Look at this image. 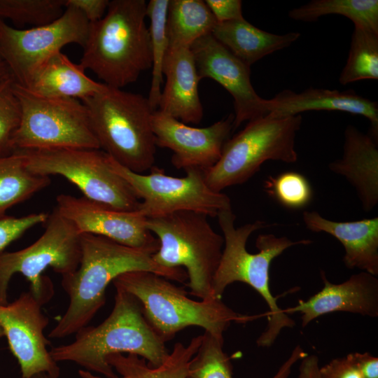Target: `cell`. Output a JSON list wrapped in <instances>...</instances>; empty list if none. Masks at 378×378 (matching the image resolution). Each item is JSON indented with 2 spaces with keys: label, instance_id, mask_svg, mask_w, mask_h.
Wrapping results in <instances>:
<instances>
[{
  "label": "cell",
  "instance_id": "cell-1",
  "mask_svg": "<svg viewBox=\"0 0 378 378\" xmlns=\"http://www.w3.org/2000/svg\"><path fill=\"white\" fill-rule=\"evenodd\" d=\"M80 248L78 268L62 276V286L69 302L50 330V338H64L88 326L106 302V287L122 274L144 270L179 283L188 279L183 268H167L157 264L151 252L102 236L80 234Z\"/></svg>",
  "mask_w": 378,
  "mask_h": 378
},
{
  "label": "cell",
  "instance_id": "cell-2",
  "mask_svg": "<svg viewBox=\"0 0 378 378\" xmlns=\"http://www.w3.org/2000/svg\"><path fill=\"white\" fill-rule=\"evenodd\" d=\"M115 288L114 306L108 316L97 326L80 328L71 343L52 347L50 354L55 362L71 361L105 378L118 377L106 361L111 354H136L152 367L164 362L169 352L144 318L139 300Z\"/></svg>",
  "mask_w": 378,
  "mask_h": 378
},
{
  "label": "cell",
  "instance_id": "cell-3",
  "mask_svg": "<svg viewBox=\"0 0 378 378\" xmlns=\"http://www.w3.org/2000/svg\"><path fill=\"white\" fill-rule=\"evenodd\" d=\"M223 232L224 246L221 258L212 282L211 296L222 300L229 285L239 281L257 291L267 303V326L256 343L261 347L271 346L284 328H292L294 321L276 303L270 286V268L272 260L288 248L298 244H309L312 241L302 239L293 241L286 237L272 234H260L256 239L257 253L246 249L250 235L266 226L265 222L255 220L236 227V216L232 208L220 211L217 216Z\"/></svg>",
  "mask_w": 378,
  "mask_h": 378
},
{
  "label": "cell",
  "instance_id": "cell-4",
  "mask_svg": "<svg viewBox=\"0 0 378 378\" xmlns=\"http://www.w3.org/2000/svg\"><path fill=\"white\" fill-rule=\"evenodd\" d=\"M145 0H113L104 17L89 24L80 64L104 83L120 88L152 66Z\"/></svg>",
  "mask_w": 378,
  "mask_h": 378
},
{
  "label": "cell",
  "instance_id": "cell-5",
  "mask_svg": "<svg viewBox=\"0 0 378 378\" xmlns=\"http://www.w3.org/2000/svg\"><path fill=\"white\" fill-rule=\"evenodd\" d=\"M112 283L139 300L144 318L164 343L188 326L223 337L232 323H246L257 318L234 312L222 300H192L182 287L149 271L125 272Z\"/></svg>",
  "mask_w": 378,
  "mask_h": 378
},
{
  "label": "cell",
  "instance_id": "cell-6",
  "mask_svg": "<svg viewBox=\"0 0 378 378\" xmlns=\"http://www.w3.org/2000/svg\"><path fill=\"white\" fill-rule=\"evenodd\" d=\"M82 102L100 149L136 173L143 174L154 166L157 146L152 116L155 110L148 97L106 85Z\"/></svg>",
  "mask_w": 378,
  "mask_h": 378
},
{
  "label": "cell",
  "instance_id": "cell-7",
  "mask_svg": "<svg viewBox=\"0 0 378 378\" xmlns=\"http://www.w3.org/2000/svg\"><path fill=\"white\" fill-rule=\"evenodd\" d=\"M207 217L181 211L146 220L147 229L160 244L153 260L167 268L183 267L190 293L201 300L213 298V279L224 246L223 235L214 230Z\"/></svg>",
  "mask_w": 378,
  "mask_h": 378
},
{
  "label": "cell",
  "instance_id": "cell-8",
  "mask_svg": "<svg viewBox=\"0 0 378 378\" xmlns=\"http://www.w3.org/2000/svg\"><path fill=\"white\" fill-rule=\"evenodd\" d=\"M302 117L269 114L247 122L225 143L218 162L204 171L205 181L216 192L248 181L267 160L293 163L298 160L295 137Z\"/></svg>",
  "mask_w": 378,
  "mask_h": 378
},
{
  "label": "cell",
  "instance_id": "cell-9",
  "mask_svg": "<svg viewBox=\"0 0 378 378\" xmlns=\"http://www.w3.org/2000/svg\"><path fill=\"white\" fill-rule=\"evenodd\" d=\"M43 234L29 246L0 253V304L8 303V291L12 276L20 273L30 283L29 291L42 304L54 295L50 279L43 275L48 267L62 276L78 267L80 234L74 224L55 208L45 222Z\"/></svg>",
  "mask_w": 378,
  "mask_h": 378
},
{
  "label": "cell",
  "instance_id": "cell-10",
  "mask_svg": "<svg viewBox=\"0 0 378 378\" xmlns=\"http://www.w3.org/2000/svg\"><path fill=\"white\" fill-rule=\"evenodd\" d=\"M21 108L12 138L13 150L77 148L100 149L86 106L74 98L45 97L14 81Z\"/></svg>",
  "mask_w": 378,
  "mask_h": 378
},
{
  "label": "cell",
  "instance_id": "cell-11",
  "mask_svg": "<svg viewBox=\"0 0 378 378\" xmlns=\"http://www.w3.org/2000/svg\"><path fill=\"white\" fill-rule=\"evenodd\" d=\"M19 150L25 156L27 168L36 174L62 176L74 184L83 197L115 209L132 211L139 209L140 200L126 181L113 171L110 155L103 150L59 148Z\"/></svg>",
  "mask_w": 378,
  "mask_h": 378
},
{
  "label": "cell",
  "instance_id": "cell-12",
  "mask_svg": "<svg viewBox=\"0 0 378 378\" xmlns=\"http://www.w3.org/2000/svg\"><path fill=\"white\" fill-rule=\"evenodd\" d=\"M113 171L124 178L140 200L139 210L147 218H155L181 211H190L216 217L231 207L230 197L211 190L205 181L204 171L188 169L186 176L165 174L153 166L148 174L134 172L110 156Z\"/></svg>",
  "mask_w": 378,
  "mask_h": 378
},
{
  "label": "cell",
  "instance_id": "cell-13",
  "mask_svg": "<svg viewBox=\"0 0 378 378\" xmlns=\"http://www.w3.org/2000/svg\"><path fill=\"white\" fill-rule=\"evenodd\" d=\"M89 24L72 6H65L54 22L30 29H15L0 20V59L14 81L27 88L43 64L64 46L77 43L83 47Z\"/></svg>",
  "mask_w": 378,
  "mask_h": 378
},
{
  "label": "cell",
  "instance_id": "cell-14",
  "mask_svg": "<svg viewBox=\"0 0 378 378\" xmlns=\"http://www.w3.org/2000/svg\"><path fill=\"white\" fill-rule=\"evenodd\" d=\"M42 306L29 290L11 303L0 304V325L18 362L22 378L40 372L50 378L60 376V368L47 349L50 342L43 332L49 318L42 312Z\"/></svg>",
  "mask_w": 378,
  "mask_h": 378
},
{
  "label": "cell",
  "instance_id": "cell-15",
  "mask_svg": "<svg viewBox=\"0 0 378 378\" xmlns=\"http://www.w3.org/2000/svg\"><path fill=\"white\" fill-rule=\"evenodd\" d=\"M56 209L80 234L102 236L119 244L148 251L159 248L158 239L147 229V218L139 211H121L85 197L61 194Z\"/></svg>",
  "mask_w": 378,
  "mask_h": 378
},
{
  "label": "cell",
  "instance_id": "cell-16",
  "mask_svg": "<svg viewBox=\"0 0 378 378\" xmlns=\"http://www.w3.org/2000/svg\"><path fill=\"white\" fill-rule=\"evenodd\" d=\"M200 79H213L232 97L233 130L243 122L267 115V99L260 97L251 81V67L232 54L212 35L190 46Z\"/></svg>",
  "mask_w": 378,
  "mask_h": 378
},
{
  "label": "cell",
  "instance_id": "cell-17",
  "mask_svg": "<svg viewBox=\"0 0 378 378\" xmlns=\"http://www.w3.org/2000/svg\"><path fill=\"white\" fill-rule=\"evenodd\" d=\"M233 121L234 115L230 114L208 127H193L157 109L152 128L156 146L172 152L171 162L175 168L205 171L219 160Z\"/></svg>",
  "mask_w": 378,
  "mask_h": 378
},
{
  "label": "cell",
  "instance_id": "cell-18",
  "mask_svg": "<svg viewBox=\"0 0 378 378\" xmlns=\"http://www.w3.org/2000/svg\"><path fill=\"white\" fill-rule=\"evenodd\" d=\"M323 288L307 300H299L293 307L284 309L286 314H302V326L323 314L335 312L378 316V279L376 276L362 271L353 274L341 284L330 282L323 272L321 273Z\"/></svg>",
  "mask_w": 378,
  "mask_h": 378
},
{
  "label": "cell",
  "instance_id": "cell-19",
  "mask_svg": "<svg viewBox=\"0 0 378 378\" xmlns=\"http://www.w3.org/2000/svg\"><path fill=\"white\" fill-rule=\"evenodd\" d=\"M267 114L273 117L301 115L309 111H338L365 117L368 134L378 140V104L352 90L339 91L309 88L300 92L284 90L267 99Z\"/></svg>",
  "mask_w": 378,
  "mask_h": 378
},
{
  "label": "cell",
  "instance_id": "cell-20",
  "mask_svg": "<svg viewBox=\"0 0 378 378\" xmlns=\"http://www.w3.org/2000/svg\"><path fill=\"white\" fill-rule=\"evenodd\" d=\"M162 72L166 83L158 110L185 124H199L203 117L198 93L200 79L190 48H168Z\"/></svg>",
  "mask_w": 378,
  "mask_h": 378
},
{
  "label": "cell",
  "instance_id": "cell-21",
  "mask_svg": "<svg viewBox=\"0 0 378 378\" xmlns=\"http://www.w3.org/2000/svg\"><path fill=\"white\" fill-rule=\"evenodd\" d=\"M330 170L344 177L354 188L365 212L378 203L377 141L354 125L344 131L343 155L328 166Z\"/></svg>",
  "mask_w": 378,
  "mask_h": 378
},
{
  "label": "cell",
  "instance_id": "cell-22",
  "mask_svg": "<svg viewBox=\"0 0 378 378\" xmlns=\"http://www.w3.org/2000/svg\"><path fill=\"white\" fill-rule=\"evenodd\" d=\"M307 229L328 233L343 245V261L349 269L378 275V217L339 222L323 218L317 211H304Z\"/></svg>",
  "mask_w": 378,
  "mask_h": 378
},
{
  "label": "cell",
  "instance_id": "cell-23",
  "mask_svg": "<svg viewBox=\"0 0 378 378\" xmlns=\"http://www.w3.org/2000/svg\"><path fill=\"white\" fill-rule=\"evenodd\" d=\"M85 70L59 51L43 64L25 88L45 97H68L83 101L106 86L89 78Z\"/></svg>",
  "mask_w": 378,
  "mask_h": 378
},
{
  "label": "cell",
  "instance_id": "cell-24",
  "mask_svg": "<svg viewBox=\"0 0 378 378\" xmlns=\"http://www.w3.org/2000/svg\"><path fill=\"white\" fill-rule=\"evenodd\" d=\"M211 35L250 67L264 57L290 46L300 36L297 31L272 34L255 27L244 18L216 23Z\"/></svg>",
  "mask_w": 378,
  "mask_h": 378
},
{
  "label": "cell",
  "instance_id": "cell-25",
  "mask_svg": "<svg viewBox=\"0 0 378 378\" xmlns=\"http://www.w3.org/2000/svg\"><path fill=\"white\" fill-rule=\"evenodd\" d=\"M202 339V335L193 337L188 345L176 342L164 362L157 367L150 366L146 359L133 354H111L106 361L120 375L116 378H187ZM78 374L81 378H105L85 370H80Z\"/></svg>",
  "mask_w": 378,
  "mask_h": 378
},
{
  "label": "cell",
  "instance_id": "cell-26",
  "mask_svg": "<svg viewBox=\"0 0 378 378\" xmlns=\"http://www.w3.org/2000/svg\"><path fill=\"white\" fill-rule=\"evenodd\" d=\"M217 22L202 0H170L167 34L168 48H190L199 38L212 33Z\"/></svg>",
  "mask_w": 378,
  "mask_h": 378
},
{
  "label": "cell",
  "instance_id": "cell-27",
  "mask_svg": "<svg viewBox=\"0 0 378 378\" xmlns=\"http://www.w3.org/2000/svg\"><path fill=\"white\" fill-rule=\"evenodd\" d=\"M223 337L204 331L201 344L193 356L187 378H233L230 358L223 350ZM308 355L296 346L272 378H288L293 365Z\"/></svg>",
  "mask_w": 378,
  "mask_h": 378
},
{
  "label": "cell",
  "instance_id": "cell-28",
  "mask_svg": "<svg viewBox=\"0 0 378 378\" xmlns=\"http://www.w3.org/2000/svg\"><path fill=\"white\" fill-rule=\"evenodd\" d=\"M49 176L31 172L21 150L0 157V217L50 183Z\"/></svg>",
  "mask_w": 378,
  "mask_h": 378
},
{
  "label": "cell",
  "instance_id": "cell-29",
  "mask_svg": "<svg viewBox=\"0 0 378 378\" xmlns=\"http://www.w3.org/2000/svg\"><path fill=\"white\" fill-rule=\"evenodd\" d=\"M328 15L344 16L354 27L378 34L377 0H312L288 13L291 19L302 22L316 21Z\"/></svg>",
  "mask_w": 378,
  "mask_h": 378
},
{
  "label": "cell",
  "instance_id": "cell-30",
  "mask_svg": "<svg viewBox=\"0 0 378 378\" xmlns=\"http://www.w3.org/2000/svg\"><path fill=\"white\" fill-rule=\"evenodd\" d=\"M378 79V34L354 27L346 62L339 78L342 85Z\"/></svg>",
  "mask_w": 378,
  "mask_h": 378
},
{
  "label": "cell",
  "instance_id": "cell-31",
  "mask_svg": "<svg viewBox=\"0 0 378 378\" xmlns=\"http://www.w3.org/2000/svg\"><path fill=\"white\" fill-rule=\"evenodd\" d=\"M169 2V0H150L146 6L152 55V79L148 99L155 111L158 107L162 92L163 63L169 47L167 34Z\"/></svg>",
  "mask_w": 378,
  "mask_h": 378
},
{
  "label": "cell",
  "instance_id": "cell-32",
  "mask_svg": "<svg viewBox=\"0 0 378 378\" xmlns=\"http://www.w3.org/2000/svg\"><path fill=\"white\" fill-rule=\"evenodd\" d=\"M65 9V0H0V20L33 27L58 19Z\"/></svg>",
  "mask_w": 378,
  "mask_h": 378
},
{
  "label": "cell",
  "instance_id": "cell-33",
  "mask_svg": "<svg viewBox=\"0 0 378 378\" xmlns=\"http://www.w3.org/2000/svg\"><path fill=\"white\" fill-rule=\"evenodd\" d=\"M265 192L282 206L288 209H301L312 199L313 192L307 178L295 172L270 176L264 182Z\"/></svg>",
  "mask_w": 378,
  "mask_h": 378
},
{
  "label": "cell",
  "instance_id": "cell-34",
  "mask_svg": "<svg viewBox=\"0 0 378 378\" xmlns=\"http://www.w3.org/2000/svg\"><path fill=\"white\" fill-rule=\"evenodd\" d=\"M13 83L12 76L0 83V157L14 152L12 138L20 122L21 108Z\"/></svg>",
  "mask_w": 378,
  "mask_h": 378
},
{
  "label": "cell",
  "instance_id": "cell-35",
  "mask_svg": "<svg viewBox=\"0 0 378 378\" xmlns=\"http://www.w3.org/2000/svg\"><path fill=\"white\" fill-rule=\"evenodd\" d=\"M48 214L41 212L22 217H0V253L34 226L46 221Z\"/></svg>",
  "mask_w": 378,
  "mask_h": 378
},
{
  "label": "cell",
  "instance_id": "cell-36",
  "mask_svg": "<svg viewBox=\"0 0 378 378\" xmlns=\"http://www.w3.org/2000/svg\"><path fill=\"white\" fill-rule=\"evenodd\" d=\"M321 378H362L354 354L335 358L319 368Z\"/></svg>",
  "mask_w": 378,
  "mask_h": 378
},
{
  "label": "cell",
  "instance_id": "cell-37",
  "mask_svg": "<svg viewBox=\"0 0 378 378\" xmlns=\"http://www.w3.org/2000/svg\"><path fill=\"white\" fill-rule=\"evenodd\" d=\"M204 1L217 23L244 18L242 2L240 0H206Z\"/></svg>",
  "mask_w": 378,
  "mask_h": 378
},
{
  "label": "cell",
  "instance_id": "cell-38",
  "mask_svg": "<svg viewBox=\"0 0 378 378\" xmlns=\"http://www.w3.org/2000/svg\"><path fill=\"white\" fill-rule=\"evenodd\" d=\"M108 0H65V6L79 10L90 23L101 20L105 15Z\"/></svg>",
  "mask_w": 378,
  "mask_h": 378
},
{
  "label": "cell",
  "instance_id": "cell-39",
  "mask_svg": "<svg viewBox=\"0 0 378 378\" xmlns=\"http://www.w3.org/2000/svg\"><path fill=\"white\" fill-rule=\"evenodd\" d=\"M362 378H378V358L368 352L354 353Z\"/></svg>",
  "mask_w": 378,
  "mask_h": 378
},
{
  "label": "cell",
  "instance_id": "cell-40",
  "mask_svg": "<svg viewBox=\"0 0 378 378\" xmlns=\"http://www.w3.org/2000/svg\"><path fill=\"white\" fill-rule=\"evenodd\" d=\"M301 360L299 378H321L318 358L316 355L308 354Z\"/></svg>",
  "mask_w": 378,
  "mask_h": 378
},
{
  "label": "cell",
  "instance_id": "cell-41",
  "mask_svg": "<svg viewBox=\"0 0 378 378\" xmlns=\"http://www.w3.org/2000/svg\"><path fill=\"white\" fill-rule=\"evenodd\" d=\"M11 76L6 66L3 62H0V83Z\"/></svg>",
  "mask_w": 378,
  "mask_h": 378
},
{
  "label": "cell",
  "instance_id": "cell-42",
  "mask_svg": "<svg viewBox=\"0 0 378 378\" xmlns=\"http://www.w3.org/2000/svg\"><path fill=\"white\" fill-rule=\"evenodd\" d=\"M29 378H50L48 374L43 372L36 373Z\"/></svg>",
  "mask_w": 378,
  "mask_h": 378
},
{
  "label": "cell",
  "instance_id": "cell-43",
  "mask_svg": "<svg viewBox=\"0 0 378 378\" xmlns=\"http://www.w3.org/2000/svg\"><path fill=\"white\" fill-rule=\"evenodd\" d=\"M2 337H4V330H3V328H1V326L0 325V339Z\"/></svg>",
  "mask_w": 378,
  "mask_h": 378
},
{
  "label": "cell",
  "instance_id": "cell-44",
  "mask_svg": "<svg viewBox=\"0 0 378 378\" xmlns=\"http://www.w3.org/2000/svg\"><path fill=\"white\" fill-rule=\"evenodd\" d=\"M0 62H2V61L1 60V59H0Z\"/></svg>",
  "mask_w": 378,
  "mask_h": 378
}]
</instances>
